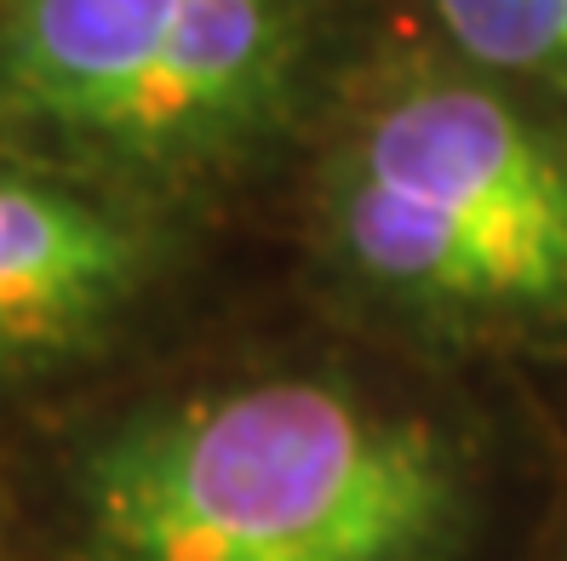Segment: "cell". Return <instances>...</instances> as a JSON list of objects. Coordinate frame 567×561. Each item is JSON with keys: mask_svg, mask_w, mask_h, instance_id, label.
<instances>
[{"mask_svg": "<svg viewBox=\"0 0 567 561\" xmlns=\"http://www.w3.org/2000/svg\"><path fill=\"white\" fill-rule=\"evenodd\" d=\"M321 0H0V144L63 173L184 178L298 104Z\"/></svg>", "mask_w": 567, "mask_h": 561, "instance_id": "cell-2", "label": "cell"}, {"mask_svg": "<svg viewBox=\"0 0 567 561\" xmlns=\"http://www.w3.org/2000/svg\"><path fill=\"white\" fill-rule=\"evenodd\" d=\"M464 58L567 104V0H430Z\"/></svg>", "mask_w": 567, "mask_h": 561, "instance_id": "cell-5", "label": "cell"}, {"mask_svg": "<svg viewBox=\"0 0 567 561\" xmlns=\"http://www.w3.org/2000/svg\"><path fill=\"white\" fill-rule=\"evenodd\" d=\"M150 229L86 178L0 144V373L41 367L138 299Z\"/></svg>", "mask_w": 567, "mask_h": 561, "instance_id": "cell-4", "label": "cell"}, {"mask_svg": "<svg viewBox=\"0 0 567 561\" xmlns=\"http://www.w3.org/2000/svg\"><path fill=\"white\" fill-rule=\"evenodd\" d=\"M339 258L413 315H567V144L487 81L413 75L332 173Z\"/></svg>", "mask_w": 567, "mask_h": 561, "instance_id": "cell-3", "label": "cell"}, {"mask_svg": "<svg viewBox=\"0 0 567 561\" xmlns=\"http://www.w3.org/2000/svg\"><path fill=\"white\" fill-rule=\"evenodd\" d=\"M453 521L442 436L316 378L138 413L75 470V561H436Z\"/></svg>", "mask_w": 567, "mask_h": 561, "instance_id": "cell-1", "label": "cell"}]
</instances>
